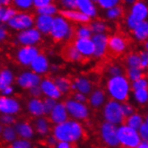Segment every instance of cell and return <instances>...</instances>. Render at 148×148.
I'll list each match as a JSON object with an SVG mask.
<instances>
[{
  "label": "cell",
  "mask_w": 148,
  "mask_h": 148,
  "mask_svg": "<svg viewBox=\"0 0 148 148\" xmlns=\"http://www.w3.org/2000/svg\"><path fill=\"white\" fill-rule=\"evenodd\" d=\"M145 123L148 126V113H147L146 116H145Z\"/></svg>",
  "instance_id": "cell-64"
},
{
  "label": "cell",
  "mask_w": 148,
  "mask_h": 148,
  "mask_svg": "<svg viewBox=\"0 0 148 148\" xmlns=\"http://www.w3.org/2000/svg\"><path fill=\"white\" fill-rule=\"evenodd\" d=\"M14 5L21 10H28L33 5L32 0H14Z\"/></svg>",
  "instance_id": "cell-46"
},
{
  "label": "cell",
  "mask_w": 148,
  "mask_h": 148,
  "mask_svg": "<svg viewBox=\"0 0 148 148\" xmlns=\"http://www.w3.org/2000/svg\"><path fill=\"white\" fill-rule=\"evenodd\" d=\"M27 110L32 116L36 117L37 119L43 117V115H45L43 100L40 98L30 99L27 103Z\"/></svg>",
  "instance_id": "cell-23"
},
{
  "label": "cell",
  "mask_w": 148,
  "mask_h": 148,
  "mask_svg": "<svg viewBox=\"0 0 148 148\" xmlns=\"http://www.w3.org/2000/svg\"><path fill=\"white\" fill-rule=\"evenodd\" d=\"M134 100L138 104H145L148 102V90H138L133 92Z\"/></svg>",
  "instance_id": "cell-39"
},
{
  "label": "cell",
  "mask_w": 148,
  "mask_h": 148,
  "mask_svg": "<svg viewBox=\"0 0 148 148\" xmlns=\"http://www.w3.org/2000/svg\"><path fill=\"white\" fill-rule=\"evenodd\" d=\"M29 93L31 94L32 98H40V95L42 94L41 89H40V86H35V87H32L29 90Z\"/></svg>",
  "instance_id": "cell-53"
},
{
  "label": "cell",
  "mask_w": 148,
  "mask_h": 148,
  "mask_svg": "<svg viewBox=\"0 0 148 148\" xmlns=\"http://www.w3.org/2000/svg\"><path fill=\"white\" fill-rule=\"evenodd\" d=\"M134 37L138 41H146L148 40V22L139 23L136 27L132 31Z\"/></svg>",
  "instance_id": "cell-28"
},
{
  "label": "cell",
  "mask_w": 148,
  "mask_h": 148,
  "mask_svg": "<svg viewBox=\"0 0 148 148\" xmlns=\"http://www.w3.org/2000/svg\"><path fill=\"white\" fill-rule=\"evenodd\" d=\"M73 99L75 100L76 101H79V102H82V103H85L87 101H88V98H87V96L85 94L81 93V92H75L74 93Z\"/></svg>",
  "instance_id": "cell-56"
},
{
  "label": "cell",
  "mask_w": 148,
  "mask_h": 148,
  "mask_svg": "<svg viewBox=\"0 0 148 148\" xmlns=\"http://www.w3.org/2000/svg\"><path fill=\"white\" fill-rule=\"evenodd\" d=\"M37 14H43V15H49V16H53L58 13V6L53 4V3H51L44 7H42V8H40V9H37ZM54 17V16H53Z\"/></svg>",
  "instance_id": "cell-38"
},
{
  "label": "cell",
  "mask_w": 148,
  "mask_h": 148,
  "mask_svg": "<svg viewBox=\"0 0 148 148\" xmlns=\"http://www.w3.org/2000/svg\"><path fill=\"white\" fill-rule=\"evenodd\" d=\"M126 125L128 127H132L136 130H138L144 124H145V119L143 118L142 115H140L139 113H134L133 115L126 119Z\"/></svg>",
  "instance_id": "cell-30"
},
{
  "label": "cell",
  "mask_w": 148,
  "mask_h": 148,
  "mask_svg": "<svg viewBox=\"0 0 148 148\" xmlns=\"http://www.w3.org/2000/svg\"><path fill=\"white\" fill-rule=\"evenodd\" d=\"M34 129L38 135L41 136H48L50 131L49 121L44 117L38 118L34 122Z\"/></svg>",
  "instance_id": "cell-27"
},
{
  "label": "cell",
  "mask_w": 148,
  "mask_h": 148,
  "mask_svg": "<svg viewBox=\"0 0 148 148\" xmlns=\"http://www.w3.org/2000/svg\"><path fill=\"white\" fill-rule=\"evenodd\" d=\"M51 3L52 2L50 0H33V6L36 7V10H37V9L44 7Z\"/></svg>",
  "instance_id": "cell-54"
},
{
  "label": "cell",
  "mask_w": 148,
  "mask_h": 148,
  "mask_svg": "<svg viewBox=\"0 0 148 148\" xmlns=\"http://www.w3.org/2000/svg\"><path fill=\"white\" fill-rule=\"evenodd\" d=\"M40 54L36 46H22L16 52V59L23 66H31Z\"/></svg>",
  "instance_id": "cell-9"
},
{
  "label": "cell",
  "mask_w": 148,
  "mask_h": 148,
  "mask_svg": "<svg viewBox=\"0 0 148 148\" xmlns=\"http://www.w3.org/2000/svg\"><path fill=\"white\" fill-rule=\"evenodd\" d=\"M10 148H32V145L29 140L19 138L11 145Z\"/></svg>",
  "instance_id": "cell-47"
},
{
  "label": "cell",
  "mask_w": 148,
  "mask_h": 148,
  "mask_svg": "<svg viewBox=\"0 0 148 148\" xmlns=\"http://www.w3.org/2000/svg\"><path fill=\"white\" fill-rule=\"evenodd\" d=\"M54 82L62 94L67 93L72 89V83L64 76H57L54 79Z\"/></svg>",
  "instance_id": "cell-32"
},
{
  "label": "cell",
  "mask_w": 148,
  "mask_h": 148,
  "mask_svg": "<svg viewBox=\"0 0 148 148\" xmlns=\"http://www.w3.org/2000/svg\"><path fill=\"white\" fill-rule=\"evenodd\" d=\"M55 148H73L72 144L66 142H58Z\"/></svg>",
  "instance_id": "cell-59"
},
{
  "label": "cell",
  "mask_w": 148,
  "mask_h": 148,
  "mask_svg": "<svg viewBox=\"0 0 148 148\" xmlns=\"http://www.w3.org/2000/svg\"><path fill=\"white\" fill-rule=\"evenodd\" d=\"M15 131L20 138L25 139V140H30L34 136L35 129L28 122H18L14 125Z\"/></svg>",
  "instance_id": "cell-24"
},
{
  "label": "cell",
  "mask_w": 148,
  "mask_h": 148,
  "mask_svg": "<svg viewBox=\"0 0 148 148\" xmlns=\"http://www.w3.org/2000/svg\"><path fill=\"white\" fill-rule=\"evenodd\" d=\"M75 36L76 39H92L93 33L90 25L82 24L75 30Z\"/></svg>",
  "instance_id": "cell-34"
},
{
  "label": "cell",
  "mask_w": 148,
  "mask_h": 148,
  "mask_svg": "<svg viewBox=\"0 0 148 148\" xmlns=\"http://www.w3.org/2000/svg\"><path fill=\"white\" fill-rule=\"evenodd\" d=\"M7 24L10 28L19 31L20 32L35 26V19H33L32 15L28 13H17V14L8 22Z\"/></svg>",
  "instance_id": "cell-8"
},
{
  "label": "cell",
  "mask_w": 148,
  "mask_h": 148,
  "mask_svg": "<svg viewBox=\"0 0 148 148\" xmlns=\"http://www.w3.org/2000/svg\"><path fill=\"white\" fill-rule=\"evenodd\" d=\"M138 23H139V22L136 21L133 16H131L128 14V15L127 16V19H126V24L127 26V28L130 29L131 31H133L138 25Z\"/></svg>",
  "instance_id": "cell-50"
},
{
  "label": "cell",
  "mask_w": 148,
  "mask_h": 148,
  "mask_svg": "<svg viewBox=\"0 0 148 148\" xmlns=\"http://www.w3.org/2000/svg\"><path fill=\"white\" fill-rule=\"evenodd\" d=\"M6 35H7V33H6L5 29L3 28V27L0 28V40H4L6 38Z\"/></svg>",
  "instance_id": "cell-60"
},
{
  "label": "cell",
  "mask_w": 148,
  "mask_h": 148,
  "mask_svg": "<svg viewBox=\"0 0 148 148\" xmlns=\"http://www.w3.org/2000/svg\"><path fill=\"white\" fill-rule=\"evenodd\" d=\"M49 35L56 41H62L69 40L73 35L72 25L69 23L65 17L61 15L54 16L53 25L50 31Z\"/></svg>",
  "instance_id": "cell-4"
},
{
  "label": "cell",
  "mask_w": 148,
  "mask_h": 148,
  "mask_svg": "<svg viewBox=\"0 0 148 148\" xmlns=\"http://www.w3.org/2000/svg\"><path fill=\"white\" fill-rule=\"evenodd\" d=\"M136 148H148V142L141 141V143L136 146Z\"/></svg>",
  "instance_id": "cell-62"
},
{
  "label": "cell",
  "mask_w": 148,
  "mask_h": 148,
  "mask_svg": "<svg viewBox=\"0 0 148 148\" xmlns=\"http://www.w3.org/2000/svg\"><path fill=\"white\" fill-rule=\"evenodd\" d=\"M106 89L111 100L120 103H124V101L128 99L130 92L132 90L131 83L124 75L110 77L106 84Z\"/></svg>",
  "instance_id": "cell-2"
},
{
  "label": "cell",
  "mask_w": 148,
  "mask_h": 148,
  "mask_svg": "<svg viewBox=\"0 0 148 148\" xmlns=\"http://www.w3.org/2000/svg\"><path fill=\"white\" fill-rule=\"evenodd\" d=\"M40 86L42 94L44 95L46 98L58 100L61 97L62 93L58 90L54 80L50 79V78H44V79H42Z\"/></svg>",
  "instance_id": "cell-13"
},
{
  "label": "cell",
  "mask_w": 148,
  "mask_h": 148,
  "mask_svg": "<svg viewBox=\"0 0 148 148\" xmlns=\"http://www.w3.org/2000/svg\"><path fill=\"white\" fill-rule=\"evenodd\" d=\"M61 5H63L64 9H66V10H75V9H77L76 0H62Z\"/></svg>",
  "instance_id": "cell-49"
},
{
  "label": "cell",
  "mask_w": 148,
  "mask_h": 148,
  "mask_svg": "<svg viewBox=\"0 0 148 148\" xmlns=\"http://www.w3.org/2000/svg\"><path fill=\"white\" fill-rule=\"evenodd\" d=\"M43 104H44V112L45 115H49L52 112V110H54L56 105L58 104L57 100L51 99V98H45L43 100Z\"/></svg>",
  "instance_id": "cell-44"
},
{
  "label": "cell",
  "mask_w": 148,
  "mask_h": 148,
  "mask_svg": "<svg viewBox=\"0 0 148 148\" xmlns=\"http://www.w3.org/2000/svg\"><path fill=\"white\" fill-rule=\"evenodd\" d=\"M102 117L104 121L116 126L122 125L125 117L122 111V103L114 100H109L102 108Z\"/></svg>",
  "instance_id": "cell-3"
},
{
  "label": "cell",
  "mask_w": 148,
  "mask_h": 148,
  "mask_svg": "<svg viewBox=\"0 0 148 148\" xmlns=\"http://www.w3.org/2000/svg\"><path fill=\"white\" fill-rule=\"evenodd\" d=\"M145 50L148 51V40L145 42Z\"/></svg>",
  "instance_id": "cell-63"
},
{
  "label": "cell",
  "mask_w": 148,
  "mask_h": 148,
  "mask_svg": "<svg viewBox=\"0 0 148 148\" xmlns=\"http://www.w3.org/2000/svg\"><path fill=\"white\" fill-rule=\"evenodd\" d=\"M65 55L68 60H70V61H73V62L80 61L83 58V56L79 53V51L75 49V47L74 45L68 46L66 48V49L65 51Z\"/></svg>",
  "instance_id": "cell-36"
},
{
  "label": "cell",
  "mask_w": 148,
  "mask_h": 148,
  "mask_svg": "<svg viewBox=\"0 0 148 148\" xmlns=\"http://www.w3.org/2000/svg\"><path fill=\"white\" fill-rule=\"evenodd\" d=\"M66 108L67 110L68 115L73 119L77 121L86 119L89 116V109L85 103L76 101L75 100L68 99L65 102Z\"/></svg>",
  "instance_id": "cell-7"
},
{
  "label": "cell",
  "mask_w": 148,
  "mask_h": 148,
  "mask_svg": "<svg viewBox=\"0 0 148 148\" xmlns=\"http://www.w3.org/2000/svg\"><path fill=\"white\" fill-rule=\"evenodd\" d=\"M96 4H98V5L102 8V9L110 10L111 8L115 7L117 5H119V0H97Z\"/></svg>",
  "instance_id": "cell-43"
},
{
  "label": "cell",
  "mask_w": 148,
  "mask_h": 148,
  "mask_svg": "<svg viewBox=\"0 0 148 148\" xmlns=\"http://www.w3.org/2000/svg\"><path fill=\"white\" fill-rule=\"evenodd\" d=\"M122 13H123V9L122 7H121L119 5L111 8L110 10H107L106 11V17L109 19V20H116L118 19L119 17H120L122 15Z\"/></svg>",
  "instance_id": "cell-41"
},
{
  "label": "cell",
  "mask_w": 148,
  "mask_h": 148,
  "mask_svg": "<svg viewBox=\"0 0 148 148\" xmlns=\"http://www.w3.org/2000/svg\"><path fill=\"white\" fill-rule=\"evenodd\" d=\"M68 112L66 108L65 103L63 102H58L54 110L49 114V119L50 122L53 123L54 126L62 124L68 120Z\"/></svg>",
  "instance_id": "cell-15"
},
{
  "label": "cell",
  "mask_w": 148,
  "mask_h": 148,
  "mask_svg": "<svg viewBox=\"0 0 148 148\" xmlns=\"http://www.w3.org/2000/svg\"><path fill=\"white\" fill-rule=\"evenodd\" d=\"M131 88L133 92L138 90H148V81L146 78L142 77L140 79L131 83Z\"/></svg>",
  "instance_id": "cell-42"
},
{
  "label": "cell",
  "mask_w": 148,
  "mask_h": 148,
  "mask_svg": "<svg viewBox=\"0 0 148 148\" xmlns=\"http://www.w3.org/2000/svg\"><path fill=\"white\" fill-rule=\"evenodd\" d=\"M138 133L142 141L148 142V126L145 123L138 129Z\"/></svg>",
  "instance_id": "cell-51"
},
{
  "label": "cell",
  "mask_w": 148,
  "mask_h": 148,
  "mask_svg": "<svg viewBox=\"0 0 148 148\" xmlns=\"http://www.w3.org/2000/svg\"><path fill=\"white\" fill-rule=\"evenodd\" d=\"M1 92H2L3 96H5V97H10V95H12L13 92H14V87H13V85L5 87V88L3 89Z\"/></svg>",
  "instance_id": "cell-58"
},
{
  "label": "cell",
  "mask_w": 148,
  "mask_h": 148,
  "mask_svg": "<svg viewBox=\"0 0 148 148\" xmlns=\"http://www.w3.org/2000/svg\"><path fill=\"white\" fill-rule=\"evenodd\" d=\"M122 111H123V114H124L125 119L130 117V116L133 115L134 113H135L134 107L131 105V104L127 103V102L122 103Z\"/></svg>",
  "instance_id": "cell-48"
},
{
  "label": "cell",
  "mask_w": 148,
  "mask_h": 148,
  "mask_svg": "<svg viewBox=\"0 0 148 148\" xmlns=\"http://www.w3.org/2000/svg\"><path fill=\"white\" fill-rule=\"evenodd\" d=\"M107 73L110 75V77H114V76H119L123 75V69L120 66L112 64L110 65L107 68Z\"/></svg>",
  "instance_id": "cell-45"
},
{
  "label": "cell",
  "mask_w": 148,
  "mask_h": 148,
  "mask_svg": "<svg viewBox=\"0 0 148 148\" xmlns=\"http://www.w3.org/2000/svg\"><path fill=\"white\" fill-rule=\"evenodd\" d=\"M30 66L32 68V71L39 75H44L48 71L50 70V65L49 62V59L42 53H40L35 59H34V61L32 63Z\"/></svg>",
  "instance_id": "cell-18"
},
{
  "label": "cell",
  "mask_w": 148,
  "mask_h": 148,
  "mask_svg": "<svg viewBox=\"0 0 148 148\" xmlns=\"http://www.w3.org/2000/svg\"><path fill=\"white\" fill-rule=\"evenodd\" d=\"M90 27L93 34H102L105 33L107 31V25L102 21H94L91 23Z\"/></svg>",
  "instance_id": "cell-40"
},
{
  "label": "cell",
  "mask_w": 148,
  "mask_h": 148,
  "mask_svg": "<svg viewBox=\"0 0 148 148\" xmlns=\"http://www.w3.org/2000/svg\"><path fill=\"white\" fill-rule=\"evenodd\" d=\"M2 137L3 139L7 142V143H11L13 144L14 141L17 140V133L15 131L14 127L12 126H5L2 127Z\"/></svg>",
  "instance_id": "cell-31"
},
{
  "label": "cell",
  "mask_w": 148,
  "mask_h": 148,
  "mask_svg": "<svg viewBox=\"0 0 148 148\" xmlns=\"http://www.w3.org/2000/svg\"><path fill=\"white\" fill-rule=\"evenodd\" d=\"M77 10H79L89 18H93L97 15V7L91 0H76Z\"/></svg>",
  "instance_id": "cell-22"
},
{
  "label": "cell",
  "mask_w": 148,
  "mask_h": 148,
  "mask_svg": "<svg viewBox=\"0 0 148 148\" xmlns=\"http://www.w3.org/2000/svg\"><path fill=\"white\" fill-rule=\"evenodd\" d=\"M16 14H17V11L14 7H11V6L0 7V21L2 23H8V22L11 19H13Z\"/></svg>",
  "instance_id": "cell-33"
},
{
  "label": "cell",
  "mask_w": 148,
  "mask_h": 148,
  "mask_svg": "<svg viewBox=\"0 0 148 148\" xmlns=\"http://www.w3.org/2000/svg\"><path fill=\"white\" fill-rule=\"evenodd\" d=\"M126 64L127 68L132 67H141L142 65V59L140 54L137 53H131L126 58Z\"/></svg>",
  "instance_id": "cell-35"
},
{
  "label": "cell",
  "mask_w": 148,
  "mask_h": 148,
  "mask_svg": "<svg viewBox=\"0 0 148 148\" xmlns=\"http://www.w3.org/2000/svg\"><path fill=\"white\" fill-rule=\"evenodd\" d=\"M127 77L130 82H135L140 78L144 77V70L141 67H132L127 68Z\"/></svg>",
  "instance_id": "cell-37"
},
{
  "label": "cell",
  "mask_w": 148,
  "mask_h": 148,
  "mask_svg": "<svg viewBox=\"0 0 148 148\" xmlns=\"http://www.w3.org/2000/svg\"><path fill=\"white\" fill-rule=\"evenodd\" d=\"M74 46L79 51V53L85 58L94 56V44L92 39H75Z\"/></svg>",
  "instance_id": "cell-16"
},
{
  "label": "cell",
  "mask_w": 148,
  "mask_h": 148,
  "mask_svg": "<svg viewBox=\"0 0 148 148\" xmlns=\"http://www.w3.org/2000/svg\"><path fill=\"white\" fill-rule=\"evenodd\" d=\"M40 75L35 74L32 71H24L21 73L16 78V83L23 89L30 90L32 87H35L41 83Z\"/></svg>",
  "instance_id": "cell-11"
},
{
  "label": "cell",
  "mask_w": 148,
  "mask_h": 148,
  "mask_svg": "<svg viewBox=\"0 0 148 148\" xmlns=\"http://www.w3.org/2000/svg\"><path fill=\"white\" fill-rule=\"evenodd\" d=\"M53 135L58 142L75 143L84 136V127L82 124L75 119H68L66 122L54 126L52 128Z\"/></svg>",
  "instance_id": "cell-1"
},
{
  "label": "cell",
  "mask_w": 148,
  "mask_h": 148,
  "mask_svg": "<svg viewBox=\"0 0 148 148\" xmlns=\"http://www.w3.org/2000/svg\"><path fill=\"white\" fill-rule=\"evenodd\" d=\"M100 135L102 142L109 147L114 148L120 145L118 136V126L104 121L100 127Z\"/></svg>",
  "instance_id": "cell-6"
},
{
  "label": "cell",
  "mask_w": 148,
  "mask_h": 148,
  "mask_svg": "<svg viewBox=\"0 0 148 148\" xmlns=\"http://www.w3.org/2000/svg\"><path fill=\"white\" fill-rule=\"evenodd\" d=\"M88 102L91 107L94 109H98L101 106H104L106 101V94L101 89H96L92 91V92L89 95Z\"/></svg>",
  "instance_id": "cell-26"
},
{
  "label": "cell",
  "mask_w": 148,
  "mask_h": 148,
  "mask_svg": "<svg viewBox=\"0 0 148 148\" xmlns=\"http://www.w3.org/2000/svg\"><path fill=\"white\" fill-rule=\"evenodd\" d=\"M118 136L120 145L125 148H136L142 141L138 130L130 127L126 124L118 127Z\"/></svg>",
  "instance_id": "cell-5"
},
{
  "label": "cell",
  "mask_w": 148,
  "mask_h": 148,
  "mask_svg": "<svg viewBox=\"0 0 148 148\" xmlns=\"http://www.w3.org/2000/svg\"><path fill=\"white\" fill-rule=\"evenodd\" d=\"M129 14L139 23L145 22L148 18V5L143 1L135 2L130 8Z\"/></svg>",
  "instance_id": "cell-17"
},
{
  "label": "cell",
  "mask_w": 148,
  "mask_h": 148,
  "mask_svg": "<svg viewBox=\"0 0 148 148\" xmlns=\"http://www.w3.org/2000/svg\"><path fill=\"white\" fill-rule=\"evenodd\" d=\"M54 17L49 15L38 14L35 18V28L41 34H49L52 25H53Z\"/></svg>",
  "instance_id": "cell-19"
},
{
  "label": "cell",
  "mask_w": 148,
  "mask_h": 148,
  "mask_svg": "<svg viewBox=\"0 0 148 148\" xmlns=\"http://www.w3.org/2000/svg\"><path fill=\"white\" fill-rule=\"evenodd\" d=\"M94 44V57L102 58L107 53L109 49V37L105 33L102 34H93L92 38Z\"/></svg>",
  "instance_id": "cell-14"
},
{
  "label": "cell",
  "mask_w": 148,
  "mask_h": 148,
  "mask_svg": "<svg viewBox=\"0 0 148 148\" xmlns=\"http://www.w3.org/2000/svg\"><path fill=\"white\" fill-rule=\"evenodd\" d=\"M141 56V59H142V65H141V68L144 69L148 67V51L144 50L140 53Z\"/></svg>",
  "instance_id": "cell-55"
},
{
  "label": "cell",
  "mask_w": 148,
  "mask_h": 148,
  "mask_svg": "<svg viewBox=\"0 0 148 148\" xmlns=\"http://www.w3.org/2000/svg\"><path fill=\"white\" fill-rule=\"evenodd\" d=\"M72 90L88 95L92 92V84L87 77L79 76L72 83Z\"/></svg>",
  "instance_id": "cell-20"
},
{
  "label": "cell",
  "mask_w": 148,
  "mask_h": 148,
  "mask_svg": "<svg viewBox=\"0 0 148 148\" xmlns=\"http://www.w3.org/2000/svg\"><path fill=\"white\" fill-rule=\"evenodd\" d=\"M10 3H11L10 0H0V5H1V6L7 7V6H9Z\"/></svg>",
  "instance_id": "cell-61"
},
{
  "label": "cell",
  "mask_w": 148,
  "mask_h": 148,
  "mask_svg": "<svg viewBox=\"0 0 148 148\" xmlns=\"http://www.w3.org/2000/svg\"><path fill=\"white\" fill-rule=\"evenodd\" d=\"M21 110L20 102L14 98L1 96L0 98V111L3 115H13L17 114Z\"/></svg>",
  "instance_id": "cell-12"
},
{
  "label": "cell",
  "mask_w": 148,
  "mask_h": 148,
  "mask_svg": "<svg viewBox=\"0 0 148 148\" xmlns=\"http://www.w3.org/2000/svg\"><path fill=\"white\" fill-rule=\"evenodd\" d=\"M14 79V73L10 69L8 68L3 69L1 73H0V90L2 91L5 87L12 86Z\"/></svg>",
  "instance_id": "cell-29"
},
{
  "label": "cell",
  "mask_w": 148,
  "mask_h": 148,
  "mask_svg": "<svg viewBox=\"0 0 148 148\" xmlns=\"http://www.w3.org/2000/svg\"><path fill=\"white\" fill-rule=\"evenodd\" d=\"M1 122L5 126H12L14 123V117L13 115H2Z\"/></svg>",
  "instance_id": "cell-52"
},
{
  "label": "cell",
  "mask_w": 148,
  "mask_h": 148,
  "mask_svg": "<svg viewBox=\"0 0 148 148\" xmlns=\"http://www.w3.org/2000/svg\"><path fill=\"white\" fill-rule=\"evenodd\" d=\"M59 14L61 16L65 17V18L67 21H72V22H75V23H87L90 22V18L87 17L86 15H84L83 13H81L79 10L75 9V10H66V9H63L60 10Z\"/></svg>",
  "instance_id": "cell-21"
},
{
  "label": "cell",
  "mask_w": 148,
  "mask_h": 148,
  "mask_svg": "<svg viewBox=\"0 0 148 148\" xmlns=\"http://www.w3.org/2000/svg\"><path fill=\"white\" fill-rule=\"evenodd\" d=\"M46 141H47V144L48 145L51 146V147H56L57 144H58V140L57 138L53 136V135H50V136H48L47 138H46Z\"/></svg>",
  "instance_id": "cell-57"
},
{
  "label": "cell",
  "mask_w": 148,
  "mask_h": 148,
  "mask_svg": "<svg viewBox=\"0 0 148 148\" xmlns=\"http://www.w3.org/2000/svg\"><path fill=\"white\" fill-rule=\"evenodd\" d=\"M40 40L41 33L35 27L20 32L17 35V41L23 46H35Z\"/></svg>",
  "instance_id": "cell-10"
},
{
  "label": "cell",
  "mask_w": 148,
  "mask_h": 148,
  "mask_svg": "<svg viewBox=\"0 0 148 148\" xmlns=\"http://www.w3.org/2000/svg\"><path fill=\"white\" fill-rule=\"evenodd\" d=\"M127 49V42L123 37L113 35L109 38V49L115 54L123 53Z\"/></svg>",
  "instance_id": "cell-25"
}]
</instances>
